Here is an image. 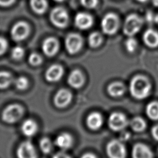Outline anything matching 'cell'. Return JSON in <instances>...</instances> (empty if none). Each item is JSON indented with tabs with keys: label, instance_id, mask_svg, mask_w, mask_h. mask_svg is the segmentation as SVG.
I'll list each match as a JSON object with an SVG mask.
<instances>
[{
	"label": "cell",
	"instance_id": "obj_1",
	"mask_svg": "<svg viewBox=\"0 0 158 158\" xmlns=\"http://www.w3.org/2000/svg\"><path fill=\"white\" fill-rule=\"evenodd\" d=\"M151 84L143 75H136L130 81V91L131 96L137 99L147 98L150 93Z\"/></svg>",
	"mask_w": 158,
	"mask_h": 158
},
{
	"label": "cell",
	"instance_id": "obj_2",
	"mask_svg": "<svg viewBox=\"0 0 158 158\" xmlns=\"http://www.w3.org/2000/svg\"><path fill=\"white\" fill-rule=\"evenodd\" d=\"M49 20L54 27L58 28H64L68 25L69 15L65 8L57 6L51 10Z\"/></svg>",
	"mask_w": 158,
	"mask_h": 158
},
{
	"label": "cell",
	"instance_id": "obj_3",
	"mask_svg": "<svg viewBox=\"0 0 158 158\" xmlns=\"http://www.w3.org/2000/svg\"><path fill=\"white\" fill-rule=\"evenodd\" d=\"M143 23V19L136 14H130L125 19L123 32L128 36H133L141 29Z\"/></svg>",
	"mask_w": 158,
	"mask_h": 158
},
{
	"label": "cell",
	"instance_id": "obj_4",
	"mask_svg": "<svg viewBox=\"0 0 158 158\" xmlns=\"http://www.w3.org/2000/svg\"><path fill=\"white\" fill-rule=\"evenodd\" d=\"M101 27L102 32L107 35H112L118 30L119 19L114 13H107L102 19Z\"/></svg>",
	"mask_w": 158,
	"mask_h": 158
},
{
	"label": "cell",
	"instance_id": "obj_5",
	"mask_svg": "<svg viewBox=\"0 0 158 158\" xmlns=\"http://www.w3.org/2000/svg\"><path fill=\"white\" fill-rule=\"evenodd\" d=\"M23 109L18 104L8 105L2 112V119L7 123H14L17 122L22 116Z\"/></svg>",
	"mask_w": 158,
	"mask_h": 158
},
{
	"label": "cell",
	"instance_id": "obj_6",
	"mask_svg": "<svg viewBox=\"0 0 158 158\" xmlns=\"http://www.w3.org/2000/svg\"><path fill=\"white\" fill-rule=\"evenodd\" d=\"M30 32V27L25 21H19L15 23L10 29V36L14 41L20 42L25 40Z\"/></svg>",
	"mask_w": 158,
	"mask_h": 158
},
{
	"label": "cell",
	"instance_id": "obj_7",
	"mask_svg": "<svg viewBox=\"0 0 158 158\" xmlns=\"http://www.w3.org/2000/svg\"><path fill=\"white\" fill-rule=\"evenodd\" d=\"M83 41L80 35L77 33H70L65 39V47L70 54H77L81 49Z\"/></svg>",
	"mask_w": 158,
	"mask_h": 158
},
{
	"label": "cell",
	"instance_id": "obj_8",
	"mask_svg": "<svg viewBox=\"0 0 158 158\" xmlns=\"http://www.w3.org/2000/svg\"><path fill=\"white\" fill-rule=\"evenodd\" d=\"M106 152L109 158H125L126 156L125 146L117 139H113L107 144Z\"/></svg>",
	"mask_w": 158,
	"mask_h": 158
},
{
	"label": "cell",
	"instance_id": "obj_9",
	"mask_svg": "<svg viewBox=\"0 0 158 158\" xmlns=\"http://www.w3.org/2000/svg\"><path fill=\"white\" fill-rule=\"evenodd\" d=\"M128 121L126 116L120 112H114L109 117L108 125L114 131L123 130L128 125Z\"/></svg>",
	"mask_w": 158,
	"mask_h": 158
},
{
	"label": "cell",
	"instance_id": "obj_10",
	"mask_svg": "<svg viewBox=\"0 0 158 158\" xmlns=\"http://www.w3.org/2000/svg\"><path fill=\"white\" fill-rule=\"evenodd\" d=\"M41 49L47 57H52L57 53L59 49V43L55 37L46 38L42 43Z\"/></svg>",
	"mask_w": 158,
	"mask_h": 158
},
{
	"label": "cell",
	"instance_id": "obj_11",
	"mask_svg": "<svg viewBox=\"0 0 158 158\" xmlns=\"http://www.w3.org/2000/svg\"><path fill=\"white\" fill-rule=\"evenodd\" d=\"M17 158H36V153L33 144L29 141L22 142L16 152Z\"/></svg>",
	"mask_w": 158,
	"mask_h": 158
},
{
	"label": "cell",
	"instance_id": "obj_12",
	"mask_svg": "<svg viewBox=\"0 0 158 158\" xmlns=\"http://www.w3.org/2000/svg\"><path fill=\"white\" fill-rule=\"evenodd\" d=\"M74 23L78 29L88 30L93 24V18L88 13L80 12L75 16Z\"/></svg>",
	"mask_w": 158,
	"mask_h": 158
},
{
	"label": "cell",
	"instance_id": "obj_13",
	"mask_svg": "<svg viewBox=\"0 0 158 158\" xmlns=\"http://www.w3.org/2000/svg\"><path fill=\"white\" fill-rule=\"evenodd\" d=\"M72 97V93L68 89H60L54 96V105L58 108H64L70 102Z\"/></svg>",
	"mask_w": 158,
	"mask_h": 158
},
{
	"label": "cell",
	"instance_id": "obj_14",
	"mask_svg": "<svg viewBox=\"0 0 158 158\" xmlns=\"http://www.w3.org/2000/svg\"><path fill=\"white\" fill-rule=\"evenodd\" d=\"M63 74L64 69L61 65L59 64H52L46 70L45 78L48 82L54 83L60 80Z\"/></svg>",
	"mask_w": 158,
	"mask_h": 158
},
{
	"label": "cell",
	"instance_id": "obj_15",
	"mask_svg": "<svg viewBox=\"0 0 158 158\" xmlns=\"http://www.w3.org/2000/svg\"><path fill=\"white\" fill-rule=\"evenodd\" d=\"M132 158H153V154L146 145L138 143L133 148Z\"/></svg>",
	"mask_w": 158,
	"mask_h": 158
},
{
	"label": "cell",
	"instance_id": "obj_16",
	"mask_svg": "<svg viewBox=\"0 0 158 158\" xmlns=\"http://www.w3.org/2000/svg\"><path fill=\"white\" fill-rule=\"evenodd\" d=\"M143 40L144 44L151 48L157 47L158 32L151 28L146 30L143 35Z\"/></svg>",
	"mask_w": 158,
	"mask_h": 158
},
{
	"label": "cell",
	"instance_id": "obj_17",
	"mask_svg": "<svg viewBox=\"0 0 158 158\" xmlns=\"http://www.w3.org/2000/svg\"><path fill=\"white\" fill-rule=\"evenodd\" d=\"M85 81L83 75L79 70H73L69 74L67 82L69 85L73 88H79L82 86Z\"/></svg>",
	"mask_w": 158,
	"mask_h": 158
},
{
	"label": "cell",
	"instance_id": "obj_18",
	"mask_svg": "<svg viewBox=\"0 0 158 158\" xmlns=\"http://www.w3.org/2000/svg\"><path fill=\"white\" fill-rule=\"evenodd\" d=\"M56 145L63 150L69 149L73 144V138L68 133H62L59 134L55 140Z\"/></svg>",
	"mask_w": 158,
	"mask_h": 158
},
{
	"label": "cell",
	"instance_id": "obj_19",
	"mask_svg": "<svg viewBox=\"0 0 158 158\" xmlns=\"http://www.w3.org/2000/svg\"><path fill=\"white\" fill-rule=\"evenodd\" d=\"M37 130L38 126L36 123L31 118L25 120L21 125V131L22 133L27 137H31L35 135Z\"/></svg>",
	"mask_w": 158,
	"mask_h": 158
},
{
	"label": "cell",
	"instance_id": "obj_20",
	"mask_svg": "<svg viewBox=\"0 0 158 158\" xmlns=\"http://www.w3.org/2000/svg\"><path fill=\"white\" fill-rule=\"evenodd\" d=\"M103 120L101 115L98 112H92L86 118V124L89 128L93 130L99 129L102 125Z\"/></svg>",
	"mask_w": 158,
	"mask_h": 158
},
{
	"label": "cell",
	"instance_id": "obj_21",
	"mask_svg": "<svg viewBox=\"0 0 158 158\" xmlns=\"http://www.w3.org/2000/svg\"><path fill=\"white\" fill-rule=\"evenodd\" d=\"M29 1L31 9L37 15L44 14L48 8L47 0H29Z\"/></svg>",
	"mask_w": 158,
	"mask_h": 158
},
{
	"label": "cell",
	"instance_id": "obj_22",
	"mask_svg": "<svg viewBox=\"0 0 158 158\" xmlns=\"http://www.w3.org/2000/svg\"><path fill=\"white\" fill-rule=\"evenodd\" d=\"M107 91L111 96L117 98L123 95L125 92V86L120 82H114L108 86Z\"/></svg>",
	"mask_w": 158,
	"mask_h": 158
},
{
	"label": "cell",
	"instance_id": "obj_23",
	"mask_svg": "<svg viewBox=\"0 0 158 158\" xmlns=\"http://www.w3.org/2000/svg\"><path fill=\"white\" fill-rule=\"evenodd\" d=\"M88 44L91 48H96L99 46L102 42V36L101 33L97 31L92 32L88 38Z\"/></svg>",
	"mask_w": 158,
	"mask_h": 158
},
{
	"label": "cell",
	"instance_id": "obj_24",
	"mask_svg": "<svg viewBox=\"0 0 158 158\" xmlns=\"http://www.w3.org/2000/svg\"><path fill=\"white\" fill-rule=\"evenodd\" d=\"M146 112L148 117L153 120H158V102H151L146 108Z\"/></svg>",
	"mask_w": 158,
	"mask_h": 158
},
{
	"label": "cell",
	"instance_id": "obj_25",
	"mask_svg": "<svg viewBox=\"0 0 158 158\" xmlns=\"http://www.w3.org/2000/svg\"><path fill=\"white\" fill-rule=\"evenodd\" d=\"M131 128L133 130L139 132L143 131L146 128V122L145 121L139 117H134L130 123Z\"/></svg>",
	"mask_w": 158,
	"mask_h": 158
},
{
	"label": "cell",
	"instance_id": "obj_26",
	"mask_svg": "<svg viewBox=\"0 0 158 158\" xmlns=\"http://www.w3.org/2000/svg\"><path fill=\"white\" fill-rule=\"evenodd\" d=\"M12 81V77L10 73L6 71L0 72V89L7 88Z\"/></svg>",
	"mask_w": 158,
	"mask_h": 158
},
{
	"label": "cell",
	"instance_id": "obj_27",
	"mask_svg": "<svg viewBox=\"0 0 158 158\" xmlns=\"http://www.w3.org/2000/svg\"><path fill=\"white\" fill-rule=\"evenodd\" d=\"M40 148L44 154H49L52 149V144L51 140L46 137L43 138L40 141Z\"/></svg>",
	"mask_w": 158,
	"mask_h": 158
},
{
	"label": "cell",
	"instance_id": "obj_28",
	"mask_svg": "<svg viewBox=\"0 0 158 158\" xmlns=\"http://www.w3.org/2000/svg\"><path fill=\"white\" fill-rule=\"evenodd\" d=\"M125 47L126 50L129 52H133L138 46L137 41L133 36H128V38L125 41Z\"/></svg>",
	"mask_w": 158,
	"mask_h": 158
},
{
	"label": "cell",
	"instance_id": "obj_29",
	"mask_svg": "<svg viewBox=\"0 0 158 158\" xmlns=\"http://www.w3.org/2000/svg\"><path fill=\"white\" fill-rule=\"evenodd\" d=\"M28 80L25 77H19L14 81L15 86L19 90H25L28 86Z\"/></svg>",
	"mask_w": 158,
	"mask_h": 158
},
{
	"label": "cell",
	"instance_id": "obj_30",
	"mask_svg": "<svg viewBox=\"0 0 158 158\" xmlns=\"http://www.w3.org/2000/svg\"><path fill=\"white\" fill-rule=\"evenodd\" d=\"M28 60L30 65L33 66H38L41 64L43 58L39 54L36 52H32L30 54Z\"/></svg>",
	"mask_w": 158,
	"mask_h": 158
},
{
	"label": "cell",
	"instance_id": "obj_31",
	"mask_svg": "<svg viewBox=\"0 0 158 158\" xmlns=\"http://www.w3.org/2000/svg\"><path fill=\"white\" fill-rule=\"evenodd\" d=\"M25 54L24 49L19 46H15L12 48L11 51V56L14 60L21 59Z\"/></svg>",
	"mask_w": 158,
	"mask_h": 158
},
{
	"label": "cell",
	"instance_id": "obj_32",
	"mask_svg": "<svg viewBox=\"0 0 158 158\" xmlns=\"http://www.w3.org/2000/svg\"><path fill=\"white\" fill-rule=\"evenodd\" d=\"M80 1L81 6L87 9H94L98 4V0H80Z\"/></svg>",
	"mask_w": 158,
	"mask_h": 158
},
{
	"label": "cell",
	"instance_id": "obj_33",
	"mask_svg": "<svg viewBox=\"0 0 158 158\" xmlns=\"http://www.w3.org/2000/svg\"><path fill=\"white\" fill-rule=\"evenodd\" d=\"M8 48V42L6 38L0 36V56L3 55Z\"/></svg>",
	"mask_w": 158,
	"mask_h": 158
},
{
	"label": "cell",
	"instance_id": "obj_34",
	"mask_svg": "<svg viewBox=\"0 0 158 158\" xmlns=\"http://www.w3.org/2000/svg\"><path fill=\"white\" fill-rule=\"evenodd\" d=\"M145 19L146 22L149 23H151L152 22H154L155 20V15L152 12L151 10H148L146 12L145 15Z\"/></svg>",
	"mask_w": 158,
	"mask_h": 158
},
{
	"label": "cell",
	"instance_id": "obj_35",
	"mask_svg": "<svg viewBox=\"0 0 158 158\" xmlns=\"http://www.w3.org/2000/svg\"><path fill=\"white\" fill-rule=\"evenodd\" d=\"M16 0H0V7H7L14 4Z\"/></svg>",
	"mask_w": 158,
	"mask_h": 158
},
{
	"label": "cell",
	"instance_id": "obj_36",
	"mask_svg": "<svg viewBox=\"0 0 158 158\" xmlns=\"http://www.w3.org/2000/svg\"><path fill=\"white\" fill-rule=\"evenodd\" d=\"M151 133L153 138L156 141H158V125L152 127L151 130Z\"/></svg>",
	"mask_w": 158,
	"mask_h": 158
},
{
	"label": "cell",
	"instance_id": "obj_37",
	"mask_svg": "<svg viewBox=\"0 0 158 158\" xmlns=\"http://www.w3.org/2000/svg\"><path fill=\"white\" fill-rule=\"evenodd\" d=\"M52 158H71L69 155L64 152H59L53 156Z\"/></svg>",
	"mask_w": 158,
	"mask_h": 158
},
{
	"label": "cell",
	"instance_id": "obj_38",
	"mask_svg": "<svg viewBox=\"0 0 158 158\" xmlns=\"http://www.w3.org/2000/svg\"><path fill=\"white\" fill-rule=\"evenodd\" d=\"M130 134L127 131L122 132L120 135V139L122 141H127L130 138Z\"/></svg>",
	"mask_w": 158,
	"mask_h": 158
},
{
	"label": "cell",
	"instance_id": "obj_39",
	"mask_svg": "<svg viewBox=\"0 0 158 158\" xmlns=\"http://www.w3.org/2000/svg\"><path fill=\"white\" fill-rule=\"evenodd\" d=\"M81 158H97L96 156H94L92 153H86L83 154Z\"/></svg>",
	"mask_w": 158,
	"mask_h": 158
},
{
	"label": "cell",
	"instance_id": "obj_40",
	"mask_svg": "<svg viewBox=\"0 0 158 158\" xmlns=\"http://www.w3.org/2000/svg\"><path fill=\"white\" fill-rule=\"evenodd\" d=\"M152 5L156 7H158V0H152Z\"/></svg>",
	"mask_w": 158,
	"mask_h": 158
},
{
	"label": "cell",
	"instance_id": "obj_41",
	"mask_svg": "<svg viewBox=\"0 0 158 158\" xmlns=\"http://www.w3.org/2000/svg\"><path fill=\"white\" fill-rule=\"evenodd\" d=\"M154 22L158 25V13L155 15V20H154Z\"/></svg>",
	"mask_w": 158,
	"mask_h": 158
},
{
	"label": "cell",
	"instance_id": "obj_42",
	"mask_svg": "<svg viewBox=\"0 0 158 158\" xmlns=\"http://www.w3.org/2000/svg\"><path fill=\"white\" fill-rule=\"evenodd\" d=\"M53 1H56L57 2H62L64 1L65 0H53Z\"/></svg>",
	"mask_w": 158,
	"mask_h": 158
},
{
	"label": "cell",
	"instance_id": "obj_43",
	"mask_svg": "<svg viewBox=\"0 0 158 158\" xmlns=\"http://www.w3.org/2000/svg\"><path fill=\"white\" fill-rule=\"evenodd\" d=\"M136 1H138V2H146L148 0H136Z\"/></svg>",
	"mask_w": 158,
	"mask_h": 158
},
{
	"label": "cell",
	"instance_id": "obj_44",
	"mask_svg": "<svg viewBox=\"0 0 158 158\" xmlns=\"http://www.w3.org/2000/svg\"><path fill=\"white\" fill-rule=\"evenodd\" d=\"M157 154H158V150H157Z\"/></svg>",
	"mask_w": 158,
	"mask_h": 158
}]
</instances>
